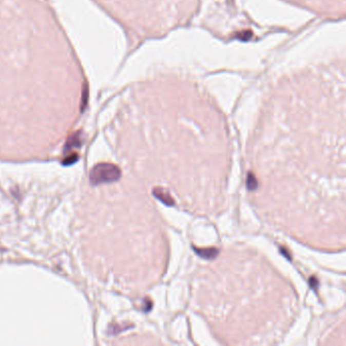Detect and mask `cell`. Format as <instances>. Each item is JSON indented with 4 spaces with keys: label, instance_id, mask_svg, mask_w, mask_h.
Wrapping results in <instances>:
<instances>
[{
    "label": "cell",
    "instance_id": "obj_1",
    "mask_svg": "<svg viewBox=\"0 0 346 346\" xmlns=\"http://www.w3.org/2000/svg\"><path fill=\"white\" fill-rule=\"evenodd\" d=\"M121 178V170L113 164L102 163L95 165L89 174V180L92 185L113 183Z\"/></svg>",
    "mask_w": 346,
    "mask_h": 346
},
{
    "label": "cell",
    "instance_id": "obj_2",
    "mask_svg": "<svg viewBox=\"0 0 346 346\" xmlns=\"http://www.w3.org/2000/svg\"><path fill=\"white\" fill-rule=\"evenodd\" d=\"M153 195L159 199L161 200L164 204L168 205V206H173L175 204V201H174V198L172 197V195L170 194V192L162 187H157L153 189Z\"/></svg>",
    "mask_w": 346,
    "mask_h": 346
},
{
    "label": "cell",
    "instance_id": "obj_3",
    "mask_svg": "<svg viewBox=\"0 0 346 346\" xmlns=\"http://www.w3.org/2000/svg\"><path fill=\"white\" fill-rule=\"evenodd\" d=\"M195 253L202 258L205 259H215L219 254V250L217 248H197L193 247Z\"/></svg>",
    "mask_w": 346,
    "mask_h": 346
},
{
    "label": "cell",
    "instance_id": "obj_4",
    "mask_svg": "<svg viewBox=\"0 0 346 346\" xmlns=\"http://www.w3.org/2000/svg\"><path fill=\"white\" fill-rule=\"evenodd\" d=\"M82 144V141L80 139V135L79 134H73L71 137H69V139L67 140L65 146H64V152H68L71 149L75 148V147H80Z\"/></svg>",
    "mask_w": 346,
    "mask_h": 346
},
{
    "label": "cell",
    "instance_id": "obj_5",
    "mask_svg": "<svg viewBox=\"0 0 346 346\" xmlns=\"http://www.w3.org/2000/svg\"><path fill=\"white\" fill-rule=\"evenodd\" d=\"M247 187L250 191H254L258 187L257 178L255 177L254 174L251 173V172L248 173V176H247Z\"/></svg>",
    "mask_w": 346,
    "mask_h": 346
},
{
    "label": "cell",
    "instance_id": "obj_6",
    "mask_svg": "<svg viewBox=\"0 0 346 346\" xmlns=\"http://www.w3.org/2000/svg\"><path fill=\"white\" fill-rule=\"evenodd\" d=\"M78 160H79V156L75 155V153H73V155L67 157L66 159H64V161L62 162V164L64 166H70V165H73L74 163H76Z\"/></svg>",
    "mask_w": 346,
    "mask_h": 346
},
{
    "label": "cell",
    "instance_id": "obj_7",
    "mask_svg": "<svg viewBox=\"0 0 346 346\" xmlns=\"http://www.w3.org/2000/svg\"><path fill=\"white\" fill-rule=\"evenodd\" d=\"M310 283H311V285H312V287L314 289V290H316L317 287H318V284H319V281H318V279L316 278V277H312L311 279H310Z\"/></svg>",
    "mask_w": 346,
    "mask_h": 346
}]
</instances>
